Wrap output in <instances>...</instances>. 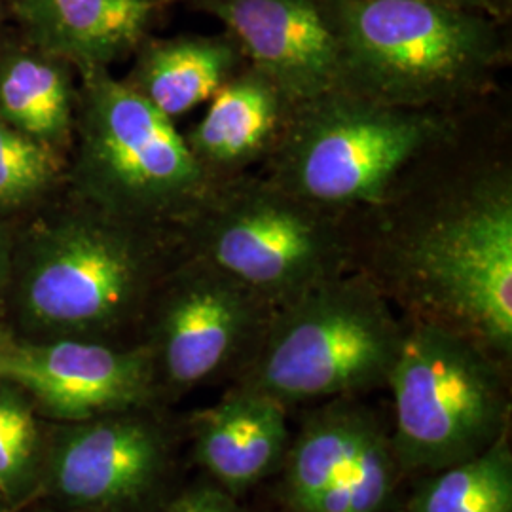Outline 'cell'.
I'll use <instances>...</instances> for the list:
<instances>
[{
  "label": "cell",
  "mask_w": 512,
  "mask_h": 512,
  "mask_svg": "<svg viewBox=\"0 0 512 512\" xmlns=\"http://www.w3.org/2000/svg\"><path fill=\"white\" fill-rule=\"evenodd\" d=\"M158 0H16L27 35L42 54L80 73L107 69L141 48Z\"/></svg>",
  "instance_id": "16"
},
{
  "label": "cell",
  "mask_w": 512,
  "mask_h": 512,
  "mask_svg": "<svg viewBox=\"0 0 512 512\" xmlns=\"http://www.w3.org/2000/svg\"><path fill=\"white\" fill-rule=\"evenodd\" d=\"M57 175L54 148L21 133L0 116V203H21Z\"/></svg>",
  "instance_id": "20"
},
{
  "label": "cell",
  "mask_w": 512,
  "mask_h": 512,
  "mask_svg": "<svg viewBox=\"0 0 512 512\" xmlns=\"http://www.w3.org/2000/svg\"><path fill=\"white\" fill-rule=\"evenodd\" d=\"M10 275V238L6 230L0 226V291L6 285Z\"/></svg>",
  "instance_id": "24"
},
{
  "label": "cell",
  "mask_w": 512,
  "mask_h": 512,
  "mask_svg": "<svg viewBox=\"0 0 512 512\" xmlns=\"http://www.w3.org/2000/svg\"><path fill=\"white\" fill-rule=\"evenodd\" d=\"M439 2H446V4L467 8V10H475V12L492 16L495 19L501 16V10H499L495 0H439Z\"/></svg>",
  "instance_id": "23"
},
{
  "label": "cell",
  "mask_w": 512,
  "mask_h": 512,
  "mask_svg": "<svg viewBox=\"0 0 512 512\" xmlns=\"http://www.w3.org/2000/svg\"><path fill=\"white\" fill-rule=\"evenodd\" d=\"M274 308L236 277L186 255L148 302V340L158 387L234 382L253 359Z\"/></svg>",
  "instance_id": "9"
},
{
  "label": "cell",
  "mask_w": 512,
  "mask_h": 512,
  "mask_svg": "<svg viewBox=\"0 0 512 512\" xmlns=\"http://www.w3.org/2000/svg\"><path fill=\"white\" fill-rule=\"evenodd\" d=\"M37 450V423L29 404L0 393V490L14 492L29 473Z\"/></svg>",
  "instance_id": "21"
},
{
  "label": "cell",
  "mask_w": 512,
  "mask_h": 512,
  "mask_svg": "<svg viewBox=\"0 0 512 512\" xmlns=\"http://www.w3.org/2000/svg\"><path fill=\"white\" fill-rule=\"evenodd\" d=\"M0 380L21 385L54 418L74 423L141 410L158 393L147 346L73 336L40 346L10 344Z\"/></svg>",
  "instance_id": "11"
},
{
  "label": "cell",
  "mask_w": 512,
  "mask_h": 512,
  "mask_svg": "<svg viewBox=\"0 0 512 512\" xmlns=\"http://www.w3.org/2000/svg\"><path fill=\"white\" fill-rule=\"evenodd\" d=\"M247 65L236 40L222 37H179L150 42L124 80L169 120L207 103Z\"/></svg>",
  "instance_id": "17"
},
{
  "label": "cell",
  "mask_w": 512,
  "mask_h": 512,
  "mask_svg": "<svg viewBox=\"0 0 512 512\" xmlns=\"http://www.w3.org/2000/svg\"><path fill=\"white\" fill-rule=\"evenodd\" d=\"M236 40L247 65L294 103L340 86L338 42L323 0H194Z\"/></svg>",
  "instance_id": "13"
},
{
  "label": "cell",
  "mask_w": 512,
  "mask_h": 512,
  "mask_svg": "<svg viewBox=\"0 0 512 512\" xmlns=\"http://www.w3.org/2000/svg\"><path fill=\"white\" fill-rule=\"evenodd\" d=\"M158 512H253L236 495L228 494L217 482L194 484L169 499Z\"/></svg>",
  "instance_id": "22"
},
{
  "label": "cell",
  "mask_w": 512,
  "mask_h": 512,
  "mask_svg": "<svg viewBox=\"0 0 512 512\" xmlns=\"http://www.w3.org/2000/svg\"><path fill=\"white\" fill-rule=\"evenodd\" d=\"M403 512H512L509 433L475 458L421 476Z\"/></svg>",
  "instance_id": "19"
},
{
  "label": "cell",
  "mask_w": 512,
  "mask_h": 512,
  "mask_svg": "<svg viewBox=\"0 0 512 512\" xmlns=\"http://www.w3.org/2000/svg\"><path fill=\"white\" fill-rule=\"evenodd\" d=\"M80 205L35 243L19 300L33 327L103 340L145 315L160 281L183 260V243L175 226Z\"/></svg>",
  "instance_id": "3"
},
{
  "label": "cell",
  "mask_w": 512,
  "mask_h": 512,
  "mask_svg": "<svg viewBox=\"0 0 512 512\" xmlns=\"http://www.w3.org/2000/svg\"><path fill=\"white\" fill-rule=\"evenodd\" d=\"M287 406L234 385L190 420L196 463L228 494L251 492L277 475L291 444Z\"/></svg>",
  "instance_id": "14"
},
{
  "label": "cell",
  "mask_w": 512,
  "mask_h": 512,
  "mask_svg": "<svg viewBox=\"0 0 512 512\" xmlns=\"http://www.w3.org/2000/svg\"><path fill=\"white\" fill-rule=\"evenodd\" d=\"M348 270L408 321L512 359V126L497 92L461 112L363 209L344 215Z\"/></svg>",
  "instance_id": "1"
},
{
  "label": "cell",
  "mask_w": 512,
  "mask_h": 512,
  "mask_svg": "<svg viewBox=\"0 0 512 512\" xmlns=\"http://www.w3.org/2000/svg\"><path fill=\"white\" fill-rule=\"evenodd\" d=\"M158 2H160V0H158Z\"/></svg>",
  "instance_id": "26"
},
{
  "label": "cell",
  "mask_w": 512,
  "mask_h": 512,
  "mask_svg": "<svg viewBox=\"0 0 512 512\" xmlns=\"http://www.w3.org/2000/svg\"><path fill=\"white\" fill-rule=\"evenodd\" d=\"M202 120L184 135L209 184L258 171L293 114V99L270 76L245 65L209 101Z\"/></svg>",
  "instance_id": "15"
},
{
  "label": "cell",
  "mask_w": 512,
  "mask_h": 512,
  "mask_svg": "<svg viewBox=\"0 0 512 512\" xmlns=\"http://www.w3.org/2000/svg\"><path fill=\"white\" fill-rule=\"evenodd\" d=\"M403 323L385 384L391 442L404 475L425 476L475 458L509 433L511 363L454 330Z\"/></svg>",
  "instance_id": "7"
},
{
  "label": "cell",
  "mask_w": 512,
  "mask_h": 512,
  "mask_svg": "<svg viewBox=\"0 0 512 512\" xmlns=\"http://www.w3.org/2000/svg\"><path fill=\"white\" fill-rule=\"evenodd\" d=\"M10 348V344L8 342H4L2 340V336H0V370H2V363H4V355H6V351Z\"/></svg>",
  "instance_id": "25"
},
{
  "label": "cell",
  "mask_w": 512,
  "mask_h": 512,
  "mask_svg": "<svg viewBox=\"0 0 512 512\" xmlns=\"http://www.w3.org/2000/svg\"><path fill=\"white\" fill-rule=\"evenodd\" d=\"M404 323L365 275L346 272L272 313L253 359L232 382L283 406L385 389Z\"/></svg>",
  "instance_id": "4"
},
{
  "label": "cell",
  "mask_w": 512,
  "mask_h": 512,
  "mask_svg": "<svg viewBox=\"0 0 512 512\" xmlns=\"http://www.w3.org/2000/svg\"><path fill=\"white\" fill-rule=\"evenodd\" d=\"M463 110L401 109L338 86L294 105L258 171L306 202L348 215L380 200L408 165L450 133Z\"/></svg>",
  "instance_id": "6"
},
{
  "label": "cell",
  "mask_w": 512,
  "mask_h": 512,
  "mask_svg": "<svg viewBox=\"0 0 512 512\" xmlns=\"http://www.w3.org/2000/svg\"><path fill=\"white\" fill-rule=\"evenodd\" d=\"M0 116L21 133L55 147L73 126V93L59 59L12 54L0 63Z\"/></svg>",
  "instance_id": "18"
},
{
  "label": "cell",
  "mask_w": 512,
  "mask_h": 512,
  "mask_svg": "<svg viewBox=\"0 0 512 512\" xmlns=\"http://www.w3.org/2000/svg\"><path fill=\"white\" fill-rule=\"evenodd\" d=\"M175 228L186 255L236 277L274 310L349 272L344 215L260 171L209 184Z\"/></svg>",
  "instance_id": "5"
},
{
  "label": "cell",
  "mask_w": 512,
  "mask_h": 512,
  "mask_svg": "<svg viewBox=\"0 0 512 512\" xmlns=\"http://www.w3.org/2000/svg\"><path fill=\"white\" fill-rule=\"evenodd\" d=\"M275 476L283 512H395L406 478L391 427L361 397L311 408Z\"/></svg>",
  "instance_id": "10"
},
{
  "label": "cell",
  "mask_w": 512,
  "mask_h": 512,
  "mask_svg": "<svg viewBox=\"0 0 512 512\" xmlns=\"http://www.w3.org/2000/svg\"><path fill=\"white\" fill-rule=\"evenodd\" d=\"M169 442L160 425L133 412L76 421L52 454V482L76 507L124 509L160 484Z\"/></svg>",
  "instance_id": "12"
},
{
  "label": "cell",
  "mask_w": 512,
  "mask_h": 512,
  "mask_svg": "<svg viewBox=\"0 0 512 512\" xmlns=\"http://www.w3.org/2000/svg\"><path fill=\"white\" fill-rule=\"evenodd\" d=\"M80 200L122 219L175 226L207 190L183 133L107 69L82 73Z\"/></svg>",
  "instance_id": "8"
},
{
  "label": "cell",
  "mask_w": 512,
  "mask_h": 512,
  "mask_svg": "<svg viewBox=\"0 0 512 512\" xmlns=\"http://www.w3.org/2000/svg\"><path fill=\"white\" fill-rule=\"evenodd\" d=\"M340 88L414 110H463L497 92V19L439 0H323Z\"/></svg>",
  "instance_id": "2"
}]
</instances>
